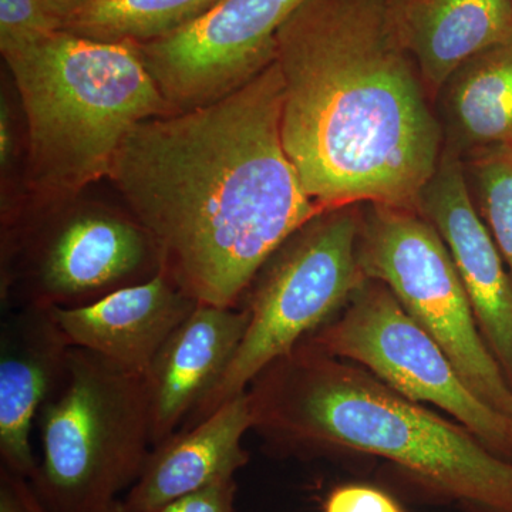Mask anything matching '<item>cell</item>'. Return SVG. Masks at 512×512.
Instances as JSON below:
<instances>
[{"instance_id":"cell-1","label":"cell","mask_w":512,"mask_h":512,"mask_svg":"<svg viewBox=\"0 0 512 512\" xmlns=\"http://www.w3.org/2000/svg\"><path fill=\"white\" fill-rule=\"evenodd\" d=\"M276 60L224 99L138 123L109 180L188 298L238 308L276 249L323 208L282 141Z\"/></svg>"},{"instance_id":"cell-2","label":"cell","mask_w":512,"mask_h":512,"mask_svg":"<svg viewBox=\"0 0 512 512\" xmlns=\"http://www.w3.org/2000/svg\"><path fill=\"white\" fill-rule=\"evenodd\" d=\"M282 141L323 210L416 208L443 131L390 0H305L276 36Z\"/></svg>"},{"instance_id":"cell-3","label":"cell","mask_w":512,"mask_h":512,"mask_svg":"<svg viewBox=\"0 0 512 512\" xmlns=\"http://www.w3.org/2000/svg\"><path fill=\"white\" fill-rule=\"evenodd\" d=\"M247 392L252 430L278 446L372 454L451 500L512 512L511 460L363 367L302 342L262 370Z\"/></svg>"},{"instance_id":"cell-4","label":"cell","mask_w":512,"mask_h":512,"mask_svg":"<svg viewBox=\"0 0 512 512\" xmlns=\"http://www.w3.org/2000/svg\"><path fill=\"white\" fill-rule=\"evenodd\" d=\"M3 60L26 117V183L39 211L109 177L127 134L171 114L133 45L62 30Z\"/></svg>"},{"instance_id":"cell-5","label":"cell","mask_w":512,"mask_h":512,"mask_svg":"<svg viewBox=\"0 0 512 512\" xmlns=\"http://www.w3.org/2000/svg\"><path fill=\"white\" fill-rule=\"evenodd\" d=\"M36 423L42 461L30 483L52 512L110 511L153 448L146 379L74 346Z\"/></svg>"},{"instance_id":"cell-6","label":"cell","mask_w":512,"mask_h":512,"mask_svg":"<svg viewBox=\"0 0 512 512\" xmlns=\"http://www.w3.org/2000/svg\"><path fill=\"white\" fill-rule=\"evenodd\" d=\"M360 218L362 204L328 208L276 249L249 286L248 328L234 359L180 430L247 392L262 370L345 308L366 279L357 254Z\"/></svg>"},{"instance_id":"cell-7","label":"cell","mask_w":512,"mask_h":512,"mask_svg":"<svg viewBox=\"0 0 512 512\" xmlns=\"http://www.w3.org/2000/svg\"><path fill=\"white\" fill-rule=\"evenodd\" d=\"M359 264L430 333L471 390L512 420V386L478 328L456 265L417 208L362 204Z\"/></svg>"},{"instance_id":"cell-8","label":"cell","mask_w":512,"mask_h":512,"mask_svg":"<svg viewBox=\"0 0 512 512\" xmlns=\"http://www.w3.org/2000/svg\"><path fill=\"white\" fill-rule=\"evenodd\" d=\"M303 342L363 367L413 402L439 407L495 454L512 457V420L468 387L437 340L382 282L365 279L345 308Z\"/></svg>"},{"instance_id":"cell-9","label":"cell","mask_w":512,"mask_h":512,"mask_svg":"<svg viewBox=\"0 0 512 512\" xmlns=\"http://www.w3.org/2000/svg\"><path fill=\"white\" fill-rule=\"evenodd\" d=\"M305 0H220L171 35L136 49L171 114L237 92L276 60L279 29Z\"/></svg>"},{"instance_id":"cell-10","label":"cell","mask_w":512,"mask_h":512,"mask_svg":"<svg viewBox=\"0 0 512 512\" xmlns=\"http://www.w3.org/2000/svg\"><path fill=\"white\" fill-rule=\"evenodd\" d=\"M18 251L26 252V284L9 309L79 308L160 274L147 232L110 211L74 212L45 229L18 231L6 239V256Z\"/></svg>"},{"instance_id":"cell-11","label":"cell","mask_w":512,"mask_h":512,"mask_svg":"<svg viewBox=\"0 0 512 512\" xmlns=\"http://www.w3.org/2000/svg\"><path fill=\"white\" fill-rule=\"evenodd\" d=\"M416 208L443 238L481 335L512 386V279L468 191L460 157L443 151Z\"/></svg>"},{"instance_id":"cell-12","label":"cell","mask_w":512,"mask_h":512,"mask_svg":"<svg viewBox=\"0 0 512 512\" xmlns=\"http://www.w3.org/2000/svg\"><path fill=\"white\" fill-rule=\"evenodd\" d=\"M72 343L53 308L8 309L0 325V460L32 481L37 463L30 434L40 407L62 382Z\"/></svg>"},{"instance_id":"cell-13","label":"cell","mask_w":512,"mask_h":512,"mask_svg":"<svg viewBox=\"0 0 512 512\" xmlns=\"http://www.w3.org/2000/svg\"><path fill=\"white\" fill-rule=\"evenodd\" d=\"M249 311L197 303L165 340L146 377L151 447L170 439L220 382L244 339Z\"/></svg>"},{"instance_id":"cell-14","label":"cell","mask_w":512,"mask_h":512,"mask_svg":"<svg viewBox=\"0 0 512 512\" xmlns=\"http://www.w3.org/2000/svg\"><path fill=\"white\" fill-rule=\"evenodd\" d=\"M197 302L157 274L79 308H53L74 348L90 350L146 377L165 340Z\"/></svg>"},{"instance_id":"cell-15","label":"cell","mask_w":512,"mask_h":512,"mask_svg":"<svg viewBox=\"0 0 512 512\" xmlns=\"http://www.w3.org/2000/svg\"><path fill=\"white\" fill-rule=\"evenodd\" d=\"M252 424L251 399L244 392L207 419L151 448L140 477L120 501L121 511L153 512L183 495L235 477L249 460L242 439Z\"/></svg>"},{"instance_id":"cell-16","label":"cell","mask_w":512,"mask_h":512,"mask_svg":"<svg viewBox=\"0 0 512 512\" xmlns=\"http://www.w3.org/2000/svg\"><path fill=\"white\" fill-rule=\"evenodd\" d=\"M431 101L471 57L512 39V0H390Z\"/></svg>"},{"instance_id":"cell-17","label":"cell","mask_w":512,"mask_h":512,"mask_svg":"<svg viewBox=\"0 0 512 512\" xmlns=\"http://www.w3.org/2000/svg\"><path fill=\"white\" fill-rule=\"evenodd\" d=\"M444 150L512 146V39L471 57L448 77L436 100Z\"/></svg>"},{"instance_id":"cell-18","label":"cell","mask_w":512,"mask_h":512,"mask_svg":"<svg viewBox=\"0 0 512 512\" xmlns=\"http://www.w3.org/2000/svg\"><path fill=\"white\" fill-rule=\"evenodd\" d=\"M220 0H92L66 20L67 32L106 43L141 45L190 25Z\"/></svg>"},{"instance_id":"cell-19","label":"cell","mask_w":512,"mask_h":512,"mask_svg":"<svg viewBox=\"0 0 512 512\" xmlns=\"http://www.w3.org/2000/svg\"><path fill=\"white\" fill-rule=\"evenodd\" d=\"M460 160L474 205L512 279V146L478 148Z\"/></svg>"},{"instance_id":"cell-20","label":"cell","mask_w":512,"mask_h":512,"mask_svg":"<svg viewBox=\"0 0 512 512\" xmlns=\"http://www.w3.org/2000/svg\"><path fill=\"white\" fill-rule=\"evenodd\" d=\"M66 28L53 0H0V53L12 55Z\"/></svg>"},{"instance_id":"cell-21","label":"cell","mask_w":512,"mask_h":512,"mask_svg":"<svg viewBox=\"0 0 512 512\" xmlns=\"http://www.w3.org/2000/svg\"><path fill=\"white\" fill-rule=\"evenodd\" d=\"M323 512H404L389 494L365 484L340 485L326 497Z\"/></svg>"},{"instance_id":"cell-22","label":"cell","mask_w":512,"mask_h":512,"mask_svg":"<svg viewBox=\"0 0 512 512\" xmlns=\"http://www.w3.org/2000/svg\"><path fill=\"white\" fill-rule=\"evenodd\" d=\"M235 495V477L224 478L195 493L183 495L153 512H234Z\"/></svg>"},{"instance_id":"cell-23","label":"cell","mask_w":512,"mask_h":512,"mask_svg":"<svg viewBox=\"0 0 512 512\" xmlns=\"http://www.w3.org/2000/svg\"><path fill=\"white\" fill-rule=\"evenodd\" d=\"M0 512H52L30 480L0 467Z\"/></svg>"},{"instance_id":"cell-24","label":"cell","mask_w":512,"mask_h":512,"mask_svg":"<svg viewBox=\"0 0 512 512\" xmlns=\"http://www.w3.org/2000/svg\"><path fill=\"white\" fill-rule=\"evenodd\" d=\"M0 106H2L0 107V163L5 170L12 161L15 138H13L12 114H10L9 104L3 99Z\"/></svg>"},{"instance_id":"cell-25","label":"cell","mask_w":512,"mask_h":512,"mask_svg":"<svg viewBox=\"0 0 512 512\" xmlns=\"http://www.w3.org/2000/svg\"><path fill=\"white\" fill-rule=\"evenodd\" d=\"M59 9L62 10L64 15H66V20L70 15L82 6L87 5V3L92 2V0H53Z\"/></svg>"},{"instance_id":"cell-26","label":"cell","mask_w":512,"mask_h":512,"mask_svg":"<svg viewBox=\"0 0 512 512\" xmlns=\"http://www.w3.org/2000/svg\"><path fill=\"white\" fill-rule=\"evenodd\" d=\"M107 512H123V511H121L120 503H119V504L116 505V507L111 508V510L107 511Z\"/></svg>"}]
</instances>
